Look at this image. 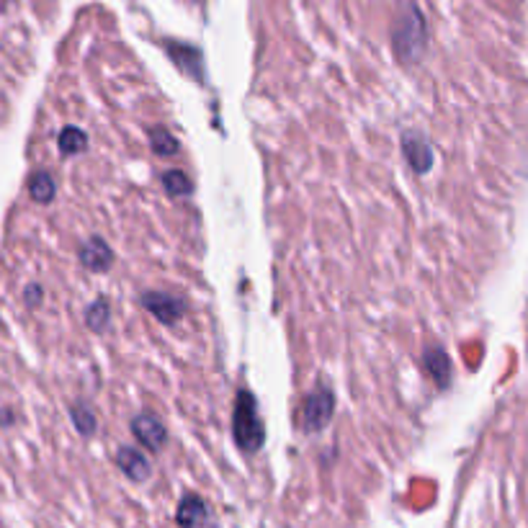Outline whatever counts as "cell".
Wrapping results in <instances>:
<instances>
[{
  "label": "cell",
  "mask_w": 528,
  "mask_h": 528,
  "mask_svg": "<svg viewBox=\"0 0 528 528\" xmlns=\"http://www.w3.org/2000/svg\"><path fill=\"white\" fill-rule=\"evenodd\" d=\"M204 515H206L204 502L196 498H186L181 502V511H178V523L186 528H196L204 521Z\"/></svg>",
  "instance_id": "obj_1"
}]
</instances>
